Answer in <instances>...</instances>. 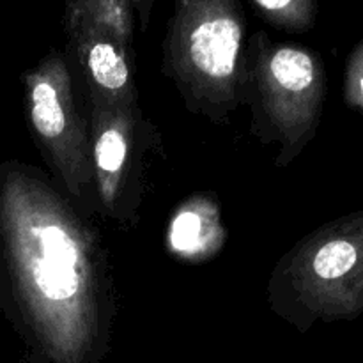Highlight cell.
I'll return each mask as SVG.
<instances>
[{"mask_svg": "<svg viewBox=\"0 0 363 363\" xmlns=\"http://www.w3.org/2000/svg\"><path fill=\"white\" fill-rule=\"evenodd\" d=\"M0 311L43 363H103L116 287L87 215L43 170L0 163Z\"/></svg>", "mask_w": 363, "mask_h": 363, "instance_id": "obj_1", "label": "cell"}, {"mask_svg": "<svg viewBox=\"0 0 363 363\" xmlns=\"http://www.w3.org/2000/svg\"><path fill=\"white\" fill-rule=\"evenodd\" d=\"M245 64L241 0H174L163 73L191 113L227 123L245 105Z\"/></svg>", "mask_w": 363, "mask_h": 363, "instance_id": "obj_2", "label": "cell"}, {"mask_svg": "<svg viewBox=\"0 0 363 363\" xmlns=\"http://www.w3.org/2000/svg\"><path fill=\"white\" fill-rule=\"evenodd\" d=\"M245 105L252 110V133L277 144L275 167L286 169L311 140L319 116L323 69L315 53L275 43L264 30L247 45Z\"/></svg>", "mask_w": 363, "mask_h": 363, "instance_id": "obj_3", "label": "cell"}, {"mask_svg": "<svg viewBox=\"0 0 363 363\" xmlns=\"http://www.w3.org/2000/svg\"><path fill=\"white\" fill-rule=\"evenodd\" d=\"M69 60L50 50L23 77V106L34 144L57 186L84 215L98 211L89 121L74 96Z\"/></svg>", "mask_w": 363, "mask_h": 363, "instance_id": "obj_4", "label": "cell"}, {"mask_svg": "<svg viewBox=\"0 0 363 363\" xmlns=\"http://www.w3.org/2000/svg\"><path fill=\"white\" fill-rule=\"evenodd\" d=\"M89 101L92 174L98 211L119 225H135L144 195L147 158L162 138L140 105Z\"/></svg>", "mask_w": 363, "mask_h": 363, "instance_id": "obj_5", "label": "cell"}, {"mask_svg": "<svg viewBox=\"0 0 363 363\" xmlns=\"http://www.w3.org/2000/svg\"><path fill=\"white\" fill-rule=\"evenodd\" d=\"M71 66L78 69L87 99L110 105H138L133 32L96 23L64 20Z\"/></svg>", "mask_w": 363, "mask_h": 363, "instance_id": "obj_6", "label": "cell"}, {"mask_svg": "<svg viewBox=\"0 0 363 363\" xmlns=\"http://www.w3.org/2000/svg\"><path fill=\"white\" fill-rule=\"evenodd\" d=\"M227 229L213 195L188 197L170 218L165 245L170 255L186 262H206L225 247Z\"/></svg>", "mask_w": 363, "mask_h": 363, "instance_id": "obj_7", "label": "cell"}, {"mask_svg": "<svg viewBox=\"0 0 363 363\" xmlns=\"http://www.w3.org/2000/svg\"><path fill=\"white\" fill-rule=\"evenodd\" d=\"M259 13L273 27L289 32H303L314 25V0H252Z\"/></svg>", "mask_w": 363, "mask_h": 363, "instance_id": "obj_8", "label": "cell"}, {"mask_svg": "<svg viewBox=\"0 0 363 363\" xmlns=\"http://www.w3.org/2000/svg\"><path fill=\"white\" fill-rule=\"evenodd\" d=\"M131 7H133L135 13L138 14V20H140L142 30H145L151 20L152 7H155V0H130Z\"/></svg>", "mask_w": 363, "mask_h": 363, "instance_id": "obj_9", "label": "cell"}, {"mask_svg": "<svg viewBox=\"0 0 363 363\" xmlns=\"http://www.w3.org/2000/svg\"><path fill=\"white\" fill-rule=\"evenodd\" d=\"M360 87H362V96H363V77H362V80H360Z\"/></svg>", "mask_w": 363, "mask_h": 363, "instance_id": "obj_10", "label": "cell"}]
</instances>
